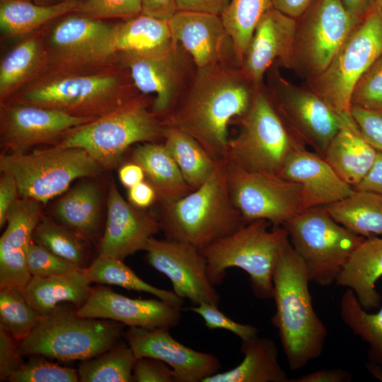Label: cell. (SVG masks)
Here are the masks:
<instances>
[{
  "label": "cell",
  "instance_id": "43",
  "mask_svg": "<svg viewBox=\"0 0 382 382\" xmlns=\"http://www.w3.org/2000/svg\"><path fill=\"white\" fill-rule=\"evenodd\" d=\"M9 382H76L77 369L51 362L42 355H31L11 375Z\"/></svg>",
  "mask_w": 382,
  "mask_h": 382
},
{
  "label": "cell",
  "instance_id": "58",
  "mask_svg": "<svg viewBox=\"0 0 382 382\" xmlns=\"http://www.w3.org/2000/svg\"><path fill=\"white\" fill-rule=\"evenodd\" d=\"M272 6L282 13L297 19L310 6L313 0H271Z\"/></svg>",
  "mask_w": 382,
  "mask_h": 382
},
{
  "label": "cell",
  "instance_id": "19",
  "mask_svg": "<svg viewBox=\"0 0 382 382\" xmlns=\"http://www.w3.org/2000/svg\"><path fill=\"white\" fill-rule=\"evenodd\" d=\"M169 328L129 327L124 339L135 357L161 360L173 371L175 382H203L219 372V358L213 354L190 348L174 339Z\"/></svg>",
  "mask_w": 382,
  "mask_h": 382
},
{
  "label": "cell",
  "instance_id": "15",
  "mask_svg": "<svg viewBox=\"0 0 382 382\" xmlns=\"http://www.w3.org/2000/svg\"><path fill=\"white\" fill-rule=\"evenodd\" d=\"M226 170L233 204L246 223L265 219L272 226H282L303 210L298 183L277 174L247 170L228 161Z\"/></svg>",
  "mask_w": 382,
  "mask_h": 382
},
{
  "label": "cell",
  "instance_id": "34",
  "mask_svg": "<svg viewBox=\"0 0 382 382\" xmlns=\"http://www.w3.org/2000/svg\"><path fill=\"white\" fill-rule=\"evenodd\" d=\"M338 224L365 238L382 236V195L354 190L349 196L324 206Z\"/></svg>",
  "mask_w": 382,
  "mask_h": 382
},
{
  "label": "cell",
  "instance_id": "55",
  "mask_svg": "<svg viewBox=\"0 0 382 382\" xmlns=\"http://www.w3.org/2000/svg\"><path fill=\"white\" fill-rule=\"evenodd\" d=\"M129 202L134 207L144 209L157 201L155 189L144 180L128 189Z\"/></svg>",
  "mask_w": 382,
  "mask_h": 382
},
{
  "label": "cell",
  "instance_id": "25",
  "mask_svg": "<svg viewBox=\"0 0 382 382\" xmlns=\"http://www.w3.org/2000/svg\"><path fill=\"white\" fill-rule=\"evenodd\" d=\"M168 23L172 38L192 56L197 69L221 63L232 47L220 16L178 11Z\"/></svg>",
  "mask_w": 382,
  "mask_h": 382
},
{
  "label": "cell",
  "instance_id": "8",
  "mask_svg": "<svg viewBox=\"0 0 382 382\" xmlns=\"http://www.w3.org/2000/svg\"><path fill=\"white\" fill-rule=\"evenodd\" d=\"M237 120L240 131L229 139L224 159L243 169L278 175L289 155L304 146L264 86L256 90L248 110Z\"/></svg>",
  "mask_w": 382,
  "mask_h": 382
},
{
  "label": "cell",
  "instance_id": "14",
  "mask_svg": "<svg viewBox=\"0 0 382 382\" xmlns=\"http://www.w3.org/2000/svg\"><path fill=\"white\" fill-rule=\"evenodd\" d=\"M267 74L266 89L286 123L299 139L323 156L345 114L336 112L305 85L299 86L285 79L277 64Z\"/></svg>",
  "mask_w": 382,
  "mask_h": 382
},
{
  "label": "cell",
  "instance_id": "7",
  "mask_svg": "<svg viewBox=\"0 0 382 382\" xmlns=\"http://www.w3.org/2000/svg\"><path fill=\"white\" fill-rule=\"evenodd\" d=\"M166 125L148 108L143 97H135L117 109L79 126L56 145L79 148L103 169L116 167L131 146L163 139Z\"/></svg>",
  "mask_w": 382,
  "mask_h": 382
},
{
  "label": "cell",
  "instance_id": "30",
  "mask_svg": "<svg viewBox=\"0 0 382 382\" xmlns=\"http://www.w3.org/2000/svg\"><path fill=\"white\" fill-rule=\"evenodd\" d=\"M131 159L144 170L145 180L155 189L160 204L176 201L193 190L164 144L141 143L133 149Z\"/></svg>",
  "mask_w": 382,
  "mask_h": 382
},
{
  "label": "cell",
  "instance_id": "12",
  "mask_svg": "<svg viewBox=\"0 0 382 382\" xmlns=\"http://www.w3.org/2000/svg\"><path fill=\"white\" fill-rule=\"evenodd\" d=\"M117 24L83 15H71L44 33L47 73H86L112 66L117 57Z\"/></svg>",
  "mask_w": 382,
  "mask_h": 382
},
{
  "label": "cell",
  "instance_id": "20",
  "mask_svg": "<svg viewBox=\"0 0 382 382\" xmlns=\"http://www.w3.org/2000/svg\"><path fill=\"white\" fill-rule=\"evenodd\" d=\"M79 316L114 320L128 327L172 328L181 318V308L159 299H132L98 284L87 301L76 308Z\"/></svg>",
  "mask_w": 382,
  "mask_h": 382
},
{
  "label": "cell",
  "instance_id": "13",
  "mask_svg": "<svg viewBox=\"0 0 382 382\" xmlns=\"http://www.w3.org/2000/svg\"><path fill=\"white\" fill-rule=\"evenodd\" d=\"M356 24L341 0H313L296 19L292 70L306 80L320 74Z\"/></svg>",
  "mask_w": 382,
  "mask_h": 382
},
{
  "label": "cell",
  "instance_id": "56",
  "mask_svg": "<svg viewBox=\"0 0 382 382\" xmlns=\"http://www.w3.org/2000/svg\"><path fill=\"white\" fill-rule=\"evenodd\" d=\"M177 11L175 0H142V14L168 21Z\"/></svg>",
  "mask_w": 382,
  "mask_h": 382
},
{
  "label": "cell",
  "instance_id": "44",
  "mask_svg": "<svg viewBox=\"0 0 382 382\" xmlns=\"http://www.w3.org/2000/svg\"><path fill=\"white\" fill-rule=\"evenodd\" d=\"M351 106L369 110L382 109V55L356 83L352 93Z\"/></svg>",
  "mask_w": 382,
  "mask_h": 382
},
{
  "label": "cell",
  "instance_id": "49",
  "mask_svg": "<svg viewBox=\"0 0 382 382\" xmlns=\"http://www.w3.org/2000/svg\"><path fill=\"white\" fill-rule=\"evenodd\" d=\"M134 382H175L172 369L163 361L151 357L137 358L133 368Z\"/></svg>",
  "mask_w": 382,
  "mask_h": 382
},
{
  "label": "cell",
  "instance_id": "21",
  "mask_svg": "<svg viewBox=\"0 0 382 382\" xmlns=\"http://www.w3.org/2000/svg\"><path fill=\"white\" fill-rule=\"evenodd\" d=\"M296 26V18L273 6L260 21L241 66L255 88L264 86V77L272 65L292 70Z\"/></svg>",
  "mask_w": 382,
  "mask_h": 382
},
{
  "label": "cell",
  "instance_id": "46",
  "mask_svg": "<svg viewBox=\"0 0 382 382\" xmlns=\"http://www.w3.org/2000/svg\"><path fill=\"white\" fill-rule=\"evenodd\" d=\"M26 263L31 277L58 275L79 268L33 241L27 251Z\"/></svg>",
  "mask_w": 382,
  "mask_h": 382
},
{
  "label": "cell",
  "instance_id": "42",
  "mask_svg": "<svg viewBox=\"0 0 382 382\" xmlns=\"http://www.w3.org/2000/svg\"><path fill=\"white\" fill-rule=\"evenodd\" d=\"M41 314L29 303L24 287H0V327L19 342L41 320Z\"/></svg>",
  "mask_w": 382,
  "mask_h": 382
},
{
  "label": "cell",
  "instance_id": "53",
  "mask_svg": "<svg viewBox=\"0 0 382 382\" xmlns=\"http://www.w3.org/2000/svg\"><path fill=\"white\" fill-rule=\"evenodd\" d=\"M230 0H175L178 11L220 16Z\"/></svg>",
  "mask_w": 382,
  "mask_h": 382
},
{
  "label": "cell",
  "instance_id": "18",
  "mask_svg": "<svg viewBox=\"0 0 382 382\" xmlns=\"http://www.w3.org/2000/svg\"><path fill=\"white\" fill-rule=\"evenodd\" d=\"M96 118L76 117L54 109L8 101L1 108V144L11 153L53 142Z\"/></svg>",
  "mask_w": 382,
  "mask_h": 382
},
{
  "label": "cell",
  "instance_id": "22",
  "mask_svg": "<svg viewBox=\"0 0 382 382\" xmlns=\"http://www.w3.org/2000/svg\"><path fill=\"white\" fill-rule=\"evenodd\" d=\"M108 197L107 219L98 255L123 260L145 250L149 241L161 230L158 217L126 201L113 183L109 185Z\"/></svg>",
  "mask_w": 382,
  "mask_h": 382
},
{
  "label": "cell",
  "instance_id": "4",
  "mask_svg": "<svg viewBox=\"0 0 382 382\" xmlns=\"http://www.w3.org/2000/svg\"><path fill=\"white\" fill-rule=\"evenodd\" d=\"M134 98L126 78L109 67L86 73H42L9 101L97 118Z\"/></svg>",
  "mask_w": 382,
  "mask_h": 382
},
{
  "label": "cell",
  "instance_id": "1",
  "mask_svg": "<svg viewBox=\"0 0 382 382\" xmlns=\"http://www.w3.org/2000/svg\"><path fill=\"white\" fill-rule=\"evenodd\" d=\"M197 70L185 99L163 122L191 136L215 159H224L228 125L246 112L258 88L241 67L221 62Z\"/></svg>",
  "mask_w": 382,
  "mask_h": 382
},
{
  "label": "cell",
  "instance_id": "48",
  "mask_svg": "<svg viewBox=\"0 0 382 382\" xmlns=\"http://www.w3.org/2000/svg\"><path fill=\"white\" fill-rule=\"evenodd\" d=\"M350 115L364 139L377 151H382V109L351 106Z\"/></svg>",
  "mask_w": 382,
  "mask_h": 382
},
{
  "label": "cell",
  "instance_id": "31",
  "mask_svg": "<svg viewBox=\"0 0 382 382\" xmlns=\"http://www.w3.org/2000/svg\"><path fill=\"white\" fill-rule=\"evenodd\" d=\"M46 69L44 32L40 30L13 47L0 64V100L6 101L20 88Z\"/></svg>",
  "mask_w": 382,
  "mask_h": 382
},
{
  "label": "cell",
  "instance_id": "54",
  "mask_svg": "<svg viewBox=\"0 0 382 382\" xmlns=\"http://www.w3.org/2000/svg\"><path fill=\"white\" fill-rule=\"evenodd\" d=\"M352 374L342 369L318 370L296 378L289 382H349Z\"/></svg>",
  "mask_w": 382,
  "mask_h": 382
},
{
  "label": "cell",
  "instance_id": "23",
  "mask_svg": "<svg viewBox=\"0 0 382 382\" xmlns=\"http://www.w3.org/2000/svg\"><path fill=\"white\" fill-rule=\"evenodd\" d=\"M278 175L301 186L303 210L335 203L354 192L323 157L304 146L289 155Z\"/></svg>",
  "mask_w": 382,
  "mask_h": 382
},
{
  "label": "cell",
  "instance_id": "40",
  "mask_svg": "<svg viewBox=\"0 0 382 382\" xmlns=\"http://www.w3.org/2000/svg\"><path fill=\"white\" fill-rule=\"evenodd\" d=\"M172 40L168 21L141 13L117 24L115 48L117 53L144 50Z\"/></svg>",
  "mask_w": 382,
  "mask_h": 382
},
{
  "label": "cell",
  "instance_id": "39",
  "mask_svg": "<svg viewBox=\"0 0 382 382\" xmlns=\"http://www.w3.org/2000/svg\"><path fill=\"white\" fill-rule=\"evenodd\" d=\"M340 314L349 330L369 345V362L382 366V306L376 313H368L347 289L340 301Z\"/></svg>",
  "mask_w": 382,
  "mask_h": 382
},
{
  "label": "cell",
  "instance_id": "41",
  "mask_svg": "<svg viewBox=\"0 0 382 382\" xmlns=\"http://www.w3.org/2000/svg\"><path fill=\"white\" fill-rule=\"evenodd\" d=\"M33 241L79 268L89 266L86 247L88 241L46 216H42L37 224Z\"/></svg>",
  "mask_w": 382,
  "mask_h": 382
},
{
  "label": "cell",
  "instance_id": "26",
  "mask_svg": "<svg viewBox=\"0 0 382 382\" xmlns=\"http://www.w3.org/2000/svg\"><path fill=\"white\" fill-rule=\"evenodd\" d=\"M377 150L362 136L350 112L328 144L323 158L335 173L354 187L372 166Z\"/></svg>",
  "mask_w": 382,
  "mask_h": 382
},
{
  "label": "cell",
  "instance_id": "45",
  "mask_svg": "<svg viewBox=\"0 0 382 382\" xmlns=\"http://www.w3.org/2000/svg\"><path fill=\"white\" fill-rule=\"evenodd\" d=\"M142 0H80L76 13L96 19L131 18L141 13Z\"/></svg>",
  "mask_w": 382,
  "mask_h": 382
},
{
  "label": "cell",
  "instance_id": "62",
  "mask_svg": "<svg viewBox=\"0 0 382 382\" xmlns=\"http://www.w3.org/2000/svg\"><path fill=\"white\" fill-rule=\"evenodd\" d=\"M376 6L382 10V0H376Z\"/></svg>",
  "mask_w": 382,
  "mask_h": 382
},
{
  "label": "cell",
  "instance_id": "60",
  "mask_svg": "<svg viewBox=\"0 0 382 382\" xmlns=\"http://www.w3.org/2000/svg\"><path fill=\"white\" fill-rule=\"evenodd\" d=\"M366 367L375 378L382 381V366L374 363L368 362Z\"/></svg>",
  "mask_w": 382,
  "mask_h": 382
},
{
  "label": "cell",
  "instance_id": "38",
  "mask_svg": "<svg viewBox=\"0 0 382 382\" xmlns=\"http://www.w3.org/2000/svg\"><path fill=\"white\" fill-rule=\"evenodd\" d=\"M133 351L126 342H119L106 351L78 365L81 382H132L136 361Z\"/></svg>",
  "mask_w": 382,
  "mask_h": 382
},
{
  "label": "cell",
  "instance_id": "29",
  "mask_svg": "<svg viewBox=\"0 0 382 382\" xmlns=\"http://www.w3.org/2000/svg\"><path fill=\"white\" fill-rule=\"evenodd\" d=\"M91 283L87 270L77 268L58 275L31 277L24 291L29 303L42 316L62 303L76 308L81 306L90 296Z\"/></svg>",
  "mask_w": 382,
  "mask_h": 382
},
{
  "label": "cell",
  "instance_id": "16",
  "mask_svg": "<svg viewBox=\"0 0 382 382\" xmlns=\"http://www.w3.org/2000/svg\"><path fill=\"white\" fill-rule=\"evenodd\" d=\"M128 69L134 86L143 93H155L152 111L158 116L170 113L176 101L184 72L185 61L178 42L152 49L117 53Z\"/></svg>",
  "mask_w": 382,
  "mask_h": 382
},
{
  "label": "cell",
  "instance_id": "9",
  "mask_svg": "<svg viewBox=\"0 0 382 382\" xmlns=\"http://www.w3.org/2000/svg\"><path fill=\"white\" fill-rule=\"evenodd\" d=\"M0 170L14 179L21 198L46 203L64 192L74 180L98 175L103 168L83 149L55 145L3 154Z\"/></svg>",
  "mask_w": 382,
  "mask_h": 382
},
{
  "label": "cell",
  "instance_id": "5",
  "mask_svg": "<svg viewBox=\"0 0 382 382\" xmlns=\"http://www.w3.org/2000/svg\"><path fill=\"white\" fill-rule=\"evenodd\" d=\"M271 226L267 220H254L200 250L210 282L220 284L227 269L240 268L249 275L255 297L273 299L274 270L289 239L284 226Z\"/></svg>",
  "mask_w": 382,
  "mask_h": 382
},
{
  "label": "cell",
  "instance_id": "52",
  "mask_svg": "<svg viewBox=\"0 0 382 382\" xmlns=\"http://www.w3.org/2000/svg\"><path fill=\"white\" fill-rule=\"evenodd\" d=\"M353 189L382 195V151H377L375 160L370 169Z\"/></svg>",
  "mask_w": 382,
  "mask_h": 382
},
{
  "label": "cell",
  "instance_id": "51",
  "mask_svg": "<svg viewBox=\"0 0 382 382\" xmlns=\"http://www.w3.org/2000/svg\"><path fill=\"white\" fill-rule=\"evenodd\" d=\"M14 179L8 174L2 173L0 180V226L6 224L8 214L20 199Z\"/></svg>",
  "mask_w": 382,
  "mask_h": 382
},
{
  "label": "cell",
  "instance_id": "37",
  "mask_svg": "<svg viewBox=\"0 0 382 382\" xmlns=\"http://www.w3.org/2000/svg\"><path fill=\"white\" fill-rule=\"evenodd\" d=\"M86 270L92 282L149 293L177 307L181 308L184 303V299L173 291L156 287L141 279L122 260L98 255Z\"/></svg>",
  "mask_w": 382,
  "mask_h": 382
},
{
  "label": "cell",
  "instance_id": "11",
  "mask_svg": "<svg viewBox=\"0 0 382 382\" xmlns=\"http://www.w3.org/2000/svg\"><path fill=\"white\" fill-rule=\"evenodd\" d=\"M381 55L382 10L375 6L352 28L329 65L304 85L338 113H349L356 83Z\"/></svg>",
  "mask_w": 382,
  "mask_h": 382
},
{
  "label": "cell",
  "instance_id": "17",
  "mask_svg": "<svg viewBox=\"0 0 382 382\" xmlns=\"http://www.w3.org/2000/svg\"><path fill=\"white\" fill-rule=\"evenodd\" d=\"M145 251L147 262L170 280L176 295L193 305H219V295L208 278L207 261L200 250L186 243L153 237Z\"/></svg>",
  "mask_w": 382,
  "mask_h": 382
},
{
  "label": "cell",
  "instance_id": "2",
  "mask_svg": "<svg viewBox=\"0 0 382 382\" xmlns=\"http://www.w3.org/2000/svg\"><path fill=\"white\" fill-rule=\"evenodd\" d=\"M307 270L290 242L282 253L273 275L277 328L287 364L303 368L323 353L328 332L312 303Z\"/></svg>",
  "mask_w": 382,
  "mask_h": 382
},
{
  "label": "cell",
  "instance_id": "36",
  "mask_svg": "<svg viewBox=\"0 0 382 382\" xmlns=\"http://www.w3.org/2000/svg\"><path fill=\"white\" fill-rule=\"evenodd\" d=\"M272 7L271 0H230L220 15L240 67L257 24Z\"/></svg>",
  "mask_w": 382,
  "mask_h": 382
},
{
  "label": "cell",
  "instance_id": "32",
  "mask_svg": "<svg viewBox=\"0 0 382 382\" xmlns=\"http://www.w3.org/2000/svg\"><path fill=\"white\" fill-rule=\"evenodd\" d=\"M80 0H62L40 5L28 0H0V28L3 36L23 35L37 30L50 21L77 13Z\"/></svg>",
  "mask_w": 382,
  "mask_h": 382
},
{
  "label": "cell",
  "instance_id": "59",
  "mask_svg": "<svg viewBox=\"0 0 382 382\" xmlns=\"http://www.w3.org/2000/svg\"><path fill=\"white\" fill-rule=\"evenodd\" d=\"M341 1L356 23H359L376 6V0Z\"/></svg>",
  "mask_w": 382,
  "mask_h": 382
},
{
  "label": "cell",
  "instance_id": "33",
  "mask_svg": "<svg viewBox=\"0 0 382 382\" xmlns=\"http://www.w3.org/2000/svg\"><path fill=\"white\" fill-rule=\"evenodd\" d=\"M60 224L93 241L100 222V193L93 183L84 182L74 187L62 197L54 209Z\"/></svg>",
  "mask_w": 382,
  "mask_h": 382
},
{
  "label": "cell",
  "instance_id": "6",
  "mask_svg": "<svg viewBox=\"0 0 382 382\" xmlns=\"http://www.w3.org/2000/svg\"><path fill=\"white\" fill-rule=\"evenodd\" d=\"M125 325L82 317L73 305L60 303L19 342L23 357L42 355L60 361L85 360L110 349L124 337Z\"/></svg>",
  "mask_w": 382,
  "mask_h": 382
},
{
  "label": "cell",
  "instance_id": "47",
  "mask_svg": "<svg viewBox=\"0 0 382 382\" xmlns=\"http://www.w3.org/2000/svg\"><path fill=\"white\" fill-rule=\"evenodd\" d=\"M187 309L200 316L205 326L209 330H226L238 336L241 340H246L258 335L257 328L233 320L221 312L216 305L201 303Z\"/></svg>",
  "mask_w": 382,
  "mask_h": 382
},
{
  "label": "cell",
  "instance_id": "35",
  "mask_svg": "<svg viewBox=\"0 0 382 382\" xmlns=\"http://www.w3.org/2000/svg\"><path fill=\"white\" fill-rule=\"evenodd\" d=\"M163 140L184 180L193 190L211 176L220 161L213 158L194 138L177 128L166 125Z\"/></svg>",
  "mask_w": 382,
  "mask_h": 382
},
{
  "label": "cell",
  "instance_id": "57",
  "mask_svg": "<svg viewBox=\"0 0 382 382\" xmlns=\"http://www.w3.org/2000/svg\"><path fill=\"white\" fill-rule=\"evenodd\" d=\"M118 176L120 183L127 189L145 180V173L142 168L132 161L120 167Z\"/></svg>",
  "mask_w": 382,
  "mask_h": 382
},
{
  "label": "cell",
  "instance_id": "28",
  "mask_svg": "<svg viewBox=\"0 0 382 382\" xmlns=\"http://www.w3.org/2000/svg\"><path fill=\"white\" fill-rule=\"evenodd\" d=\"M241 341L243 361L233 369L218 372L203 382H289L279 362L278 348L273 340L257 335Z\"/></svg>",
  "mask_w": 382,
  "mask_h": 382
},
{
  "label": "cell",
  "instance_id": "3",
  "mask_svg": "<svg viewBox=\"0 0 382 382\" xmlns=\"http://www.w3.org/2000/svg\"><path fill=\"white\" fill-rule=\"evenodd\" d=\"M160 205L158 219L166 238L199 250L247 224L233 204L225 159L219 161L201 186L176 201Z\"/></svg>",
  "mask_w": 382,
  "mask_h": 382
},
{
  "label": "cell",
  "instance_id": "10",
  "mask_svg": "<svg viewBox=\"0 0 382 382\" xmlns=\"http://www.w3.org/2000/svg\"><path fill=\"white\" fill-rule=\"evenodd\" d=\"M282 226L310 281L321 286L335 283L352 253L366 238L335 221L324 207L306 209Z\"/></svg>",
  "mask_w": 382,
  "mask_h": 382
},
{
  "label": "cell",
  "instance_id": "61",
  "mask_svg": "<svg viewBox=\"0 0 382 382\" xmlns=\"http://www.w3.org/2000/svg\"><path fill=\"white\" fill-rule=\"evenodd\" d=\"M33 2H35V4H40V5H50L53 4L54 1L55 0H28Z\"/></svg>",
  "mask_w": 382,
  "mask_h": 382
},
{
  "label": "cell",
  "instance_id": "50",
  "mask_svg": "<svg viewBox=\"0 0 382 382\" xmlns=\"http://www.w3.org/2000/svg\"><path fill=\"white\" fill-rule=\"evenodd\" d=\"M19 342L0 327V381H8L12 374L24 364Z\"/></svg>",
  "mask_w": 382,
  "mask_h": 382
},
{
  "label": "cell",
  "instance_id": "27",
  "mask_svg": "<svg viewBox=\"0 0 382 382\" xmlns=\"http://www.w3.org/2000/svg\"><path fill=\"white\" fill-rule=\"evenodd\" d=\"M382 277V238H366L352 253L335 283L351 289L366 311L378 308L381 296L376 289Z\"/></svg>",
  "mask_w": 382,
  "mask_h": 382
},
{
  "label": "cell",
  "instance_id": "24",
  "mask_svg": "<svg viewBox=\"0 0 382 382\" xmlns=\"http://www.w3.org/2000/svg\"><path fill=\"white\" fill-rule=\"evenodd\" d=\"M40 202L20 198L10 210L0 238V287H24L31 278L26 255L42 216Z\"/></svg>",
  "mask_w": 382,
  "mask_h": 382
}]
</instances>
